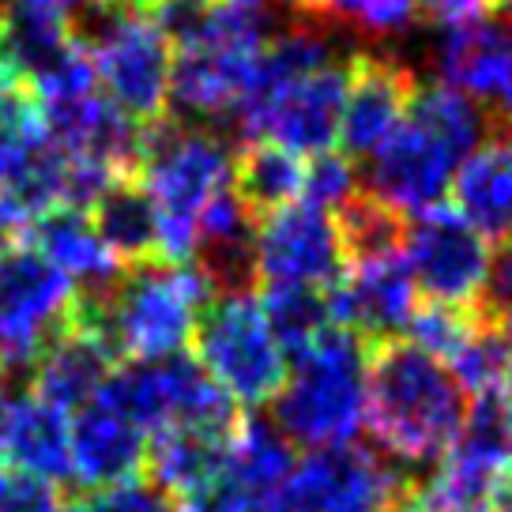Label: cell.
Masks as SVG:
<instances>
[{"label":"cell","instance_id":"obj_12","mask_svg":"<svg viewBox=\"0 0 512 512\" xmlns=\"http://www.w3.org/2000/svg\"><path fill=\"white\" fill-rule=\"evenodd\" d=\"M460 162L464 155L441 132H433L415 113H403L396 132L369 159L366 192H373L381 204L396 208L400 215H418L441 204Z\"/></svg>","mask_w":512,"mask_h":512},{"label":"cell","instance_id":"obj_18","mask_svg":"<svg viewBox=\"0 0 512 512\" xmlns=\"http://www.w3.org/2000/svg\"><path fill=\"white\" fill-rule=\"evenodd\" d=\"M72 422L68 411L34 392L0 403V467L46 482L72 479Z\"/></svg>","mask_w":512,"mask_h":512},{"label":"cell","instance_id":"obj_11","mask_svg":"<svg viewBox=\"0 0 512 512\" xmlns=\"http://www.w3.org/2000/svg\"><path fill=\"white\" fill-rule=\"evenodd\" d=\"M347 272L336 215L294 200L256 226V287H336Z\"/></svg>","mask_w":512,"mask_h":512},{"label":"cell","instance_id":"obj_2","mask_svg":"<svg viewBox=\"0 0 512 512\" xmlns=\"http://www.w3.org/2000/svg\"><path fill=\"white\" fill-rule=\"evenodd\" d=\"M208 298V283L192 264L147 260L121 268V275L98 294L76 290L72 320L106 339L113 358L159 362L189 347Z\"/></svg>","mask_w":512,"mask_h":512},{"label":"cell","instance_id":"obj_16","mask_svg":"<svg viewBox=\"0 0 512 512\" xmlns=\"http://www.w3.org/2000/svg\"><path fill=\"white\" fill-rule=\"evenodd\" d=\"M437 68L448 87L475 98L494 113L497 125L512 128V16L464 23L445 31L437 46Z\"/></svg>","mask_w":512,"mask_h":512},{"label":"cell","instance_id":"obj_33","mask_svg":"<svg viewBox=\"0 0 512 512\" xmlns=\"http://www.w3.org/2000/svg\"><path fill=\"white\" fill-rule=\"evenodd\" d=\"M422 19H430L437 27H464V23H479V19L494 16L497 0H418Z\"/></svg>","mask_w":512,"mask_h":512},{"label":"cell","instance_id":"obj_6","mask_svg":"<svg viewBox=\"0 0 512 512\" xmlns=\"http://www.w3.org/2000/svg\"><path fill=\"white\" fill-rule=\"evenodd\" d=\"M415 494V471L377 448H309L260 512H403Z\"/></svg>","mask_w":512,"mask_h":512},{"label":"cell","instance_id":"obj_24","mask_svg":"<svg viewBox=\"0 0 512 512\" xmlns=\"http://www.w3.org/2000/svg\"><path fill=\"white\" fill-rule=\"evenodd\" d=\"M302 174V155H290L283 147L256 140V144L241 147L238 155H234L230 189L249 204L256 219H264V215L287 208V204H294L302 196Z\"/></svg>","mask_w":512,"mask_h":512},{"label":"cell","instance_id":"obj_31","mask_svg":"<svg viewBox=\"0 0 512 512\" xmlns=\"http://www.w3.org/2000/svg\"><path fill=\"white\" fill-rule=\"evenodd\" d=\"M0 512H64L57 482L0 467Z\"/></svg>","mask_w":512,"mask_h":512},{"label":"cell","instance_id":"obj_8","mask_svg":"<svg viewBox=\"0 0 512 512\" xmlns=\"http://www.w3.org/2000/svg\"><path fill=\"white\" fill-rule=\"evenodd\" d=\"M196 366L241 407L272 403L290 377L287 351L253 294L208 298L196 317Z\"/></svg>","mask_w":512,"mask_h":512},{"label":"cell","instance_id":"obj_27","mask_svg":"<svg viewBox=\"0 0 512 512\" xmlns=\"http://www.w3.org/2000/svg\"><path fill=\"white\" fill-rule=\"evenodd\" d=\"M46 144L38 95L8 68H0V181Z\"/></svg>","mask_w":512,"mask_h":512},{"label":"cell","instance_id":"obj_7","mask_svg":"<svg viewBox=\"0 0 512 512\" xmlns=\"http://www.w3.org/2000/svg\"><path fill=\"white\" fill-rule=\"evenodd\" d=\"M268 42L256 12L211 0L181 42H174L170 64V102L192 117H223L245 95L260 46Z\"/></svg>","mask_w":512,"mask_h":512},{"label":"cell","instance_id":"obj_39","mask_svg":"<svg viewBox=\"0 0 512 512\" xmlns=\"http://www.w3.org/2000/svg\"><path fill=\"white\" fill-rule=\"evenodd\" d=\"M497 324H501V336H505V343H509V351H512V305L497 317Z\"/></svg>","mask_w":512,"mask_h":512},{"label":"cell","instance_id":"obj_1","mask_svg":"<svg viewBox=\"0 0 512 512\" xmlns=\"http://www.w3.org/2000/svg\"><path fill=\"white\" fill-rule=\"evenodd\" d=\"M467 392L411 339H388L369 354L366 426L388 460L422 467L445 456L467 418Z\"/></svg>","mask_w":512,"mask_h":512},{"label":"cell","instance_id":"obj_23","mask_svg":"<svg viewBox=\"0 0 512 512\" xmlns=\"http://www.w3.org/2000/svg\"><path fill=\"white\" fill-rule=\"evenodd\" d=\"M27 238L83 294H98V290H106L121 275V264L102 245V238H98L91 219H87V211H49L46 219H38L27 230Z\"/></svg>","mask_w":512,"mask_h":512},{"label":"cell","instance_id":"obj_30","mask_svg":"<svg viewBox=\"0 0 512 512\" xmlns=\"http://www.w3.org/2000/svg\"><path fill=\"white\" fill-rule=\"evenodd\" d=\"M64 512H177V505L174 497L159 490L151 479H132L113 486V490L80 494Z\"/></svg>","mask_w":512,"mask_h":512},{"label":"cell","instance_id":"obj_20","mask_svg":"<svg viewBox=\"0 0 512 512\" xmlns=\"http://www.w3.org/2000/svg\"><path fill=\"white\" fill-rule=\"evenodd\" d=\"M452 204L482 241L512 234V136H490L452 177Z\"/></svg>","mask_w":512,"mask_h":512},{"label":"cell","instance_id":"obj_3","mask_svg":"<svg viewBox=\"0 0 512 512\" xmlns=\"http://www.w3.org/2000/svg\"><path fill=\"white\" fill-rule=\"evenodd\" d=\"M234 177V147L204 125L170 121V113L144 128L136 181L159 208V256L166 264H192L196 215Z\"/></svg>","mask_w":512,"mask_h":512},{"label":"cell","instance_id":"obj_10","mask_svg":"<svg viewBox=\"0 0 512 512\" xmlns=\"http://www.w3.org/2000/svg\"><path fill=\"white\" fill-rule=\"evenodd\" d=\"M403 260L426 302L482 309L490 279V241H482L452 208L437 204L407 219Z\"/></svg>","mask_w":512,"mask_h":512},{"label":"cell","instance_id":"obj_4","mask_svg":"<svg viewBox=\"0 0 512 512\" xmlns=\"http://www.w3.org/2000/svg\"><path fill=\"white\" fill-rule=\"evenodd\" d=\"M369 347L354 332L328 324L302 354L275 396V430L302 448L351 445L366 426Z\"/></svg>","mask_w":512,"mask_h":512},{"label":"cell","instance_id":"obj_42","mask_svg":"<svg viewBox=\"0 0 512 512\" xmlns=\"http://www.w3.org/2000/svg\"><path fill=\"white\" fill-rule=\"evenodd\" d=\"M0 388H4V362H0ZM0 403H4V396H0Z\"/></svg>","mask_w":512,"mask_h":512},{"label":"cell","instance_id":"obj_21","mask_svg":"<svg viewBox=\"0 0 512 512\" xmlns=\"http://www.w3.org/2000/svg\"><path fill=\"white\" fill-rule=\"evenodd\" d=\"M234 430H204V426H170V430H159L151 437V445H147L151 482L174 497V505L204 494L211 482L219 479V471H223Z\"/></svg>","mask_w":512,"mask_h":512},{"label":"cell","instance_id":"obj_38","mask_svg":"<svg viewBox=\"0 0 512 512\" xmlns=\"http://www.w3.org/2000/svg\"><path fill=\"white\" fill-rule=\"evenodd\" d=\"M110 4H117V8H125V12H151V8H155V4H159V0H110Z\"/></svg>","mask_w":512,"mask_h":512},{"label":"cell","instance_id":"obj_22","mask_svg":"<svg viewBox=\"0 0 512 512\" xmlns=\"http://www.w3.org/2000/svg\"><path fill=\"white\" fill-rule=\"evenodd\" d=\"M87 219L95 226L102 245L121 268H136L159 256V208L147 196V189L136 181V174L117 177L110 189L98 196Z\"/></svg>","mask_w":512,"mask_h":512},{"label":"cell","instance_id":"obj_37","mask_svg":"<svg viewBox=\"0 0 512 512\" xmlns=\"http://www.w3.org/2000/svg\"><path fill=\"white\" fill-rule=\"evenodd\" d=\"M223 4H230V8H241V12H256V16H260V12H264L268 4H275V0H223Z\"/></svg>","mask_w":512,"mask_h":512},{"label":"cell","instance_id":"obj_5","mask_svg":"<svg viewBox=\"0 0 512 512\" xmlns=\"http://www.w3.org/2000/svg\"><path fill=\"white\" fill-rule=\"evenodd\" d=\"M72 31L91 53L102 95L132 125L147 128L166 117L174 46L155 19L144 12H125L110 0H95L72 19Z\"/></svg>","mask_w":512,"mask_h":512},{"label":"cell","instance_id":"obj_40","mask_svg":"<svg viewBox=\"0 0 512 512\" xmlns=\"http://www.w3.org/2000/svg\"><path fill=\"white\" fill-rule=\"evenodd\" d=\"M403 512H433V509H426V505H418V501H411V505H407Z\"/></svg>","mask_w":512,"mask_h":512},{"label":"cell","instance_id":"obj_14","mask_svg":"<svg viewBox=\"0 0 512 512\" xmlns=\"http://www.w3.org/2000/svg\"><path fill=\"white\" fill-rule=\"evenodd\" d=\"M415 279L400 253L354 260L336 287H328V313L332 324L366 339L369 347L400 339L415 317Z\"/></svg>","mask_w":512,"mask_h":512},{"label":"cell","instance_id":"obj_19","mask_svg":"<svg viewBox=\"0 0 512 512\" xmlns=\"http://www.w3.org/2000/svg\"><path fill=\"white\" fill-rule=\"evenodd\" d=\"M113 369L117 366L106 339L68 317V324L49 339L46 351L34 358L31 392L61 411H80L102 392Z\"/></svg>","mask_w":512,"mask_h":512},{"label":"cell","instance_id":"obj_36","mask_svg":"<svg viewBox=\"0 0 512 512\" xmlns=\"http://www.w3.org/2000/svg\"><path fill=\"white\" fill-rule=\"evenodd\" d=\"M494 512H512V475L501 486H497V497H494Z\"/></svg>","mask_w":512,"mask_h":512},{"label":"cell","instance_id":"obj_26","mask_svg":"<svg viewBox=\"0 0 512 512\" xmlns=\"http://www.w3.org/2000/svg\"><path fill=\"white\" fill-rule=\"evenodd\" d=\"M260 309H264V320L279 339V347L287 351V358H298L332 324L328 290L317 287H264Z\"/></svg>","mask_w":512,"mask_h":512},{"label":"cell","instance_id":"obj_35","mask_svg":"<svg viewBox=\"0 0 512 512\" xmlns=\"http://www.w3.org/2000/svg\"><path fill=\"white\" fill-rule=\"evenodd\" d=\"M19 4H27V8H42V12H53V16H64V19H76L87 8V4H95V0H19Z\"/></svg>","mask_w":512,"mask_h":512},{"label":"cell","instance_id":"obj_29","mask_svg":"<svg viewBox=\"0 0 512 512\" xmlns=\"http://www.w3.org/2000/svg\"><path fill=\"white\" fill-rule=\"evenodd\" d=\"M351 192H358L354 185V166L343 151H320L309 155L302 174V200L313 208L336 211Z\"/></svg>","mask_w":512,"mask_h":512},{"label":"cell","instance_id":"obj_28","mask_svg":"<svg viewBox=\"0 0 512 512\" xmlns=\"http://www.w3.org/2000/svg\"><path fill=\"white\" fill-rule=\"evenodd\" d=\"M509 362L512 351L505 336H501V324L497 317H482L475 324V332L467 336V343L445 362V369L456 377V384L464 388L467 396H490V392H501L505 388V377H509Z\"/></svg>","mask_w":512,"mask_h":512},{"label":"cell","instance_id":"obj_34","mask_svg":"<svg viewBox=\"0 0 512 512\" xmlns=\"http://www.w3.org/2000/svg\"><path fill=\"white\" fill-rule=\"evenodd\" d=\"M512 305V234L501 241L497 256L490 260V279H486V294H482V309L490 317H501Z\"/></svg>","mask_w":512,"mask_h":512},{"label":"cell","instance_id":"obj_41","mask_svg":"<svg viewBox=\"0 0 512 512\" xmlns=\"http://www.w3.org/2000/svg\"><path fill=\"white\" fill-rule=\"evenodd\" d=\"M4 249H8V230L0 226V253H4Z\"/></svg>","mask_w":512,"mask_h":512},{"label":"cell","instance_id":"obj_32","mask_svg":"<svg viewBox=\"0 0 512 512\" xmlns=\"http://www.w3.org/2000/svg\"><path fill=\"white\" fill-rule=\"evenodd\" d=\"M418 19H422L418 0H358L351 27L388 38V34H403L407 27H415Z\"/></svg>","mask_w":512,"mask_h":512},{"label":"cell","instance_id":"obj_15","mask_svg":"<svg viewBox=\"0 0 512 512\" xmlns=\"http://www.w3.org/2000/svg\"><path fill=\"white\" fill-rule=\"evenodd\" d=\"M418 76L392 53L362 49L347 61V98L339 117V140L347 159H373L396 132L415 95Z\"/></svg>","mask_w":512,"mask_h":512},{"label":"cell","instance_id":"obj_43","mask_svg":"<svg viewBox=\"0 0 512 512\" xmlns=\"http://www.w3.org/2000/svg\"><path fill=\"white\" fill-rule=\"evenodd\" d=\"M177 512H185V509H177Z\"/></svg>","mask_w":512,"mask_h":512},{"label":"cell","instance_id":"obj_17","mask_svg":"<svg viewBox=\"0 0 512 512\" xmlns=\"http://www.w3.org/2000/svg\"><path fill=\"white\" fill-rule=\"evenodd\" d=\"M147 430L140 422L113 407L110 400H95L80 407V415L72 422V479L83 494L113 490L121 482L140 479L147 467Z\"/></svg>","mask_w":512,"mask_h":512},{"label":"cell","instance_id":"obj_9","mask_svg":"<svg viewBox=\"0 0 512 512\" xmlns=\"http://www.w3.org/2000/svg\"><path fill=\"white\" fill-rule=\"evenodd\" d=\"M76 283L27 245L0 253V362L34 366L49 339L72 317Z\"/></svg>","mask_w":512,"mask_h":512},{"label":"cell","instance_id":"obj_25","mask_svg":"<svg viewBox=\"0 0 512 512\" xmlns=\"http://www.w3.org/2000/svg\"><path fill=\"white\" fill-rule=\"evenodd\" d=\"M339 241L347 264L369 260V256L400 253L403 234H407V215L381 204L373 192H351L336 208Z\"/></svg>","mask_w":512,"mask_h":512},{"label":"cell","instance_id":"obj_13","mask_svg":"<svg viewBox=\"0 0 512 512\" xmlns=\"http://www.w3.org/2000/svg\"><path fill=\"white\" fill-rule=\"evenodd\" d=\"M343 98H347V64L328 61L317 72L287 83L238 132L249 136V144L264 140L290 155H320V151H332V144L339 140Z\"/></svg>","mask_w":512,"mask_h":512}]
</instances>
